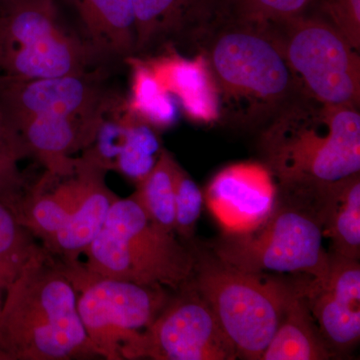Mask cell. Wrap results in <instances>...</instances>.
Segmentation results:
<instances>
[{
  "mask_svg": "<svg viewBox=\"0 0 360 360\" xmlns=\"http://www.w3.org/2000/svg\"><path fill=\"white\" fill-rule=\"evenodd\" d=\"M135 22L134 56H148L160 47L189 40L229 13V0H132Z\"/></svg>",
  "mask_w": 360,
  "mask_h": 360,
  "instance_id": "obj_13",
  "label": "cell"
},
{
  "mask_svg": "<svg viewBox=\"0 0 360 360\" xmlns=\"http://www.w3.org/2000/svg\"><path fill=\"white\" fill-rule=\"evenodd\" d=\"M143 333L139 359L234 360L238 352L210 303L191 283L174 291Z\"/></svg>",
  "mask_w": 360,
  "mask_h": 360,
  "instance_id": "obj_10",
  "label": "cell"
},
{
  "mask_svg": "<svg viewBox=\"0 0 360 360\" xmlns=\"http://www.w3.org/2000/svg\"><path fill=\"white\" fill-rule=\"evenodd\" d=\"M307 281V279H305ZM305 281L291 297L262 360H328L333 354L322 340L304 292Z\"/></svg>",
  "mask_w": 360,
  "mask_h": 360,
  "instance_id": "obj_20",
  "label": "cell"
},
{
  "mask_svg": "<svg viewBox=\"0 0 360 360\" xmlns=\"http://www.w3.org/2000/svg\"><path fill=\"white\" fill-rule=\"evenodd\" d=\"M108 94L90 75L15 79L0 91V108L11 124L39 116L86 117Z\"/></svg>",
  "mask_w": 360,
  "mask_h": 360,
  "instance_id": "obj_12",
  "label": "cell"
},
{
  "mask_svg": "<svg viewBox=\"0 0 360 360\" xmlns=\"http://www.w3.org/2000/svg\"><path fill=\"white\" fill-rule=\"evenodd\" d=\"M60 262L77 292L78 314L99 357L139 359L142 335L167 307L172 296L169 290L101 276L79 259Z\"/></svg>",
  "mask_w": 360,
  "mask_h": 360,
  "instance_id": "obj_7",
  "label": "cell"
},
{
  "mask_svg": "<svg viewBox=\"0 0 360 360\" xmlns=\"http://www.w3.org/2000/svg\"><path fill=\"white\" fill-rule=\"evenodd\" d=\"M310 311L333 359L349 354L360 340V264L329 252L328 274L307 278Z\"/></svg>",
  "mask_w": 360,
  "mask_h": 360,
  "instance_id": "obj_11",
  "label": "cell"
},
{
  "mask_svg": "<svg viewBox=\"0 0 360 360\" xmlns=\"http://www.w3.org/2000/svg\"><path fill=\"white\" fill-rule=\"evenodd\" d=\"M101 115L99 108L86 117L39 116L11 124L20 135L27 155L41 163L45 174L61 177L75 172L77 158L71 155L89 148Z\"/></svg>",
  "mask_w": 360,
  "mask_h": 360,
  "instance_id": "obj_16",
  "label": "cell"
},
{
  "mask_svg": "<svg viewBox=\"0 0 360 360\" xmlns=\"http://www.w3.org/2000/svg\"><path fill=\"white\" fill-rule=\"evenodd\" d=\"M196 44L214 80L222 122L265 127L303 96L274 25L227 14Z\"/></svg>",
  "mask_w": 360,
  "mask_h": 360,
  "instance_id": "obj_1",
  "label": "cell"
},
{
  "mask_svg": "<svg viewBox=\"0 0 360 360\" xmlns=\"http://www.w3.org/2000/svg\"><path fill=\"white\" fill-rule=\"evenodd\" d=\"M18 79V78L8 77V75H0V91L6 86L7 84H11L13 80Z\"/></svg>",
  "mask_w": 360,
  "mask_h": 360,
  "instance_id": "obj_29",
  "label": "cell"
},
{
  "mask_svg": "<svg viewBox=\"0 0 360 360\" xmlns=\"http://www.w3.org/2000/svg\"><path fill=\"white\" fill-rule=\"evenodd\" d=\"M314 0H229L231 15L278 25L302 15Z\"/></svg>",
  "mask_w": 360,
  "mask_h": 360,
  "instance_id": "obj_27",
  "label": "cell"
},
{
  "mask_svg": "<svg viewBox=\"0 0 360 360\" xmlns=\"http://www.w3.org/2000/svg\"><path fill=\"white\" fill-rule=\"evenodd\" d=\"M274 25L303 96L359 108V51L342 33L324 18L303 14Z\"/></svg>",
  "mask_w": 360,
  "mask_h": 360,
  "instance_id": "obj_9",
  "label": "cell"
},
{
  "mask_svg": "<svg viewBox=\"0 0 360 360\" xmlns=\"http://www.w3.org/2000/svg\"><path fill=\"white\" fill-rule=\"evenodd\" d=\"M77 14L85 40L103 58L134 56L132 0H63Z\"/></svg>",
  "mask_w": 360,
  "mask_h": 360,
  "instance_id": "obj_18",
  "label": "cell"
},
{
  "mask_svg": "<svg viewBox=\"0 0 360 360\" xmlns=\"http://www.w3.org/2000/svg\"><path fill=\"white\" fill-rule=\"evenodd\" d=\"M179 162L162 149L155 167L137 182L130 198L148 219L165 231L174 233L175 174Z\"/></svg>",
  "mask_w": 360,
  "mask_h": 360,
  "instance_id": "obj_23",
  "label": "cell"
},
{
  "mask_svg": "<svg viewBox=\"0 0 360 360\" xmlns=\"http://www.w3.org/2000/svg\"><path fill=\"white\" fill-rule=\"evenodd\" d=\"M28 158L18 131L0 108V200L11 210L32 186L18 163Z\"/></svg>",
  "mask_w": 360,
  "mask_h": 360,
  "instance_id": "obj_25",
  "label": "cell"
},
{
  "mask_svg": "<svg viewBox=\"0 0 360 360\" xmlns=\"http://www.w3.org/2000/svg\"><path fill=\"white\" fill-rule=\"evenodd\" d=\"M324 232L331 240V253L360 259V172L324 191Z\"/></svg>",
  "mask_w": 360,
  "mask_h": 360,
  "instance_id": "obj_21",
  "label": "cell"
},
{
  "mask_svg": "<svg viewBox=\"0 0 360 360\" xmlns=\"http://www.w3.org/2000/svg\"><path fill=\"white\" fill-rule=\"evenodd\" d=\"M142 58L163 89L177 99L181 112L189 120L198 123L219 122V94L201 52L193 58H184L169 45L158 56Z\"/></svg>",
  "mask_w": 360,
  "mask_h": 360,
  "instance_id": "obj_17",
  "label": "cell"
},
{
  "mask_svg": "<svg viewBox=\"0 0 360 360\" xmlns=\"http://www.w3.org/2000/svg\"><path fill=\"white\" fill-rule=\"evenodd\" d=\"M106 174L104 168H97L75 212L44 245L59 259H79L103 229L111 206L120 198L106 184Z\"/></svg>",
  "mask_w": 360,
  "mask_h": 360,
  "instance_id": "obj_19",
  "label": "cell"
},
{
  "mask_svg": "<svg viewBox=\"0 0 360 360\" xmlns=\"http://www.w3.org/2000/svg\"><path fill=\"white\" fill-rule=\"evenodd\" d=\"M156 130L129 110L125 122V132L113 165V172H120L135 184L155 167L161 153Z\"/></svg>",
  "mask_w": 360,
  "mask_h": 360,
  "instance_id": "obj_24",
  "label": "cell"
},
{
  "mask_svg": "<svg viewBox=\"0 0 360 360\" xmlns=\"http://www.w3.org/2000/svg\"><path fill=\"white\" fill-rule=\"evenodd\" d=\"M205 196L200 186L180 165L175 174L174 232L188 241L194 236Z\"/></svg>",
  "mask_w": 360,
  "mask_h": 360,
  "instance_id": "obj_26",
  "label": "cell"
},
{
  "mask_svg": "<svg viewBox=\"0 0 360 360\" xmlns=\"http://www.w3.org/2000/svg\"><path fill=\"white\" fill-rule=\"evenodd\" d=\"M99 357L60 259L44 245L7 286L0 309V360Z\"/></svg>",
  "mask_w": 360,
  "mask_h": 360,
  "instance_id": "obj_2",
  "label": "cell"
},
{
  "mask_svg": "<svg viewBox=\"0 0 360 360\" xmlns=\"http://www.w3.org/2000/svg\"><path fill=\"white\" fill-rule=\"evenodd\" d=\"M326 186H276V200L266 219L250 231H225L213 243L212 255L243 271L322 278L329 266V252L322 245Z\"/></svg>",
  "mask_w": 360,
  "mask_h": 360,
  "instance_id": "obj_4",
  "label": "cell"
},
{
  "mask_svg": "<svg viewBox=\"0 0 360 360\" xmlns=\"http://www.w3.org/2000/svg\"><path fill=\"white\" fill-rule=\"evenodd\" d=\"M6 285L2 283L1 279H0V309H1L2 302H4V293H6Z\"/></svg>",
  "mask_w": 360,
  "mask_h": 360,
  "instance_id": "obj_30",
  "label": "cell"
},
{
  "mask_svg": "<svg viewBox=\"0 0 360 360\" xmlns=\"http://www.w3.org/2000/svg\"><path fill=\"white\" fill-rule=\"evenodd\" d=\"M189 283L210 303L238 359L262 360L300 283L265 272H248L193 250Z\"/></svg>",
  "mask_w": 360,
  "mask_h": 360,
  "instance_id": "obj_6",
  "label": "cell"
},
{
  "mask_svg": "<svg viewBox=\"0 0 360 360\" xmlns=\"http://www.w3.org/2000/svg\"><path fill=\"white\" fill-rule=\"evenodd\" d=\"M98 167V163L82 155L73 174L61 177L44 174L13 208L16 219L46 245L75 212Z\"/></svg>",
  "mask_w": 360,
  "mask_h": 360,
  "instance_id": "obj_15",
  "label": "cell"
},
{
  "mask_svg": "<svg viewBox=\"0 0 360 360\" xmlns=\"http://www.w3.org/2000/svg\"><path fill=\"white\" fill-rule=\"evenodd\" d=\"M124 60L131 70L129 110L155 130L172 127L181 113L177 99L163 89L142 56H132Z\"/></svg>",
  "mask_w": 360,
  "mask_h": 360,
  "instance_id": "obj_22",
  "label": "cell"
},
{
  "mask_svg": "<svg viewBox=\"0 0 360 360\" xmlns=\"http://www.w3.org/2000/svg\"><path fill=\"white\" fill-rule=\"evenodd\" d=\"M276 196V182L267 168L248 163L222 170L207 191L210 210L231 232L250 231L262 224Z\"/></svg>",
  "mask_w": 360,
  "mask_h": 360,
  "instance_id": "obj_14",
  "label": "cell"
},
{
  "mask_svg": "<svg viewBox=\"0 0 360 360\" xmlns=\"http://www.w3.org/2000/svg\"><path fill=\"white\" fill-rule=\"evenodd\" d=\"M101 276L179 290L193 276V250L148 219L131 198H118L103 229L84 251Z\"/></svg>",
  "mask_w": 360,
  "mask_h": 360,
  "instance_id": "obj_5",
  "label": "cell"
},
{
  "mask_svg": "<svg viewBox=\"0 0 360 360\" xmlns=\"http://www.w3.org/2000/svg\"><path fill=\"white\" fill-rule=\"evenodd\" d=\"M265 167L277 186L321 188L360 172L359 108L298 96L260 135Z\"/></svg>",
  "mask_w": 360,
  "mask_h": 360,
  "instance_id": "obj_3",
  "label": "cell"
},
{
  "mask_svg": "<svg viewBox=\"0 0 360 360\" xmlns=\"http://www.w3.org/2000/svg\"><path fill=\"white\" fill-rule=\"evenodd\" d=\"M324 20L347 37L354 49H360V0H321Z\"/></svg>",
  "mask_w": 360,
  "mask_h": 360,
  "instance_id": "obj_28",
  "label": "cell"
},
{
  "mask_svg": "<svg viewBox=\"0 0 360 360\" xmlns=\"http://www.w3.org/2000/svg\"><path fill=\"white\" fill-rule=\"evenodd\" d=\"M101 58L68 30L56 0H0V70L20 79L89 75Z\"/></svg>",
  "mask_w": 360,
  "mask_h": 360,
  "instance_id": "obj_8",
  "label": "cell"
}]
</instances>
